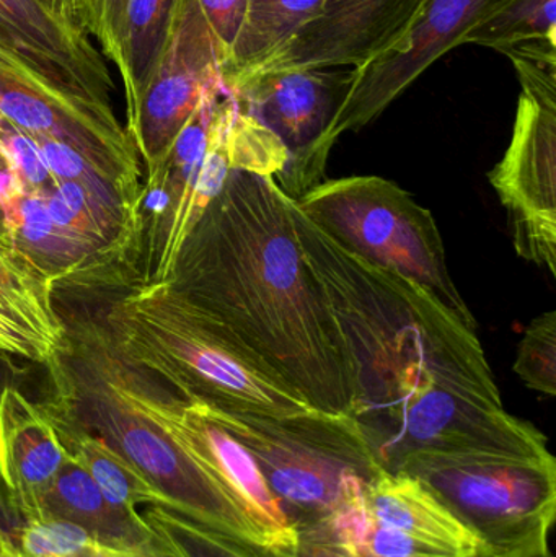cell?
Masks as SVG:
<instances>
[{"label":"cell","mask_w":556,"mask_h":557,"mask_svg":"<svg viewBox=\"0 0 556 557\" xmlns=\"http://www.w3.org/2000/svg\"><path fill=\"white\" fill-rule=\"evenodd\" d=\"M169 282L310 408L349 416L348 350L300 248L293 199L274 178L232 172L183 242Z\"/></svg>","instance_id":"1"},{"label":"cell","mask_w":556,"mask_h":557,"mask_svg":"<svg viewBox=\"0 0 556 557\" xmlns=\"http://www.w3.org/2000/svg\"><path fill=\"white\" fill-rule=\"evenodd\" d=\"M293 218L348 350L351 418L378 414L431 386L503 406L475 331L417 282L339 247L294 201Z\"/></svg>","instance_id":"2"},{"label":"cell","mask_w":556,"mask_h":557,"mask_svg":"<svg viewBox=\"0 0 556 557\" xmlns=\"http://www.w3.org/2000/svg\"><path fill=\"white\" fill-rule=\"evenodd\" d=\"M48 369L39 408L103 441L152 487L159 506L201 525L257 542L240 510L134 393L129 363L100 320L72 321Z\"/></svg>","instance_id":"3"},{"label":"cell","mask_w":556,"mask_h":557,"mask_svg":"<svg viewBox=\"0 0 556 557\" xmlns=\"http://www.w3.org/2000/svg\"><path fill=\"white\" fill-rule=\"evenodd\" d=\"M98 320L126 362L186 401L248 414L312 409L170 282L134 285Z\"/></svg>","instance_id":"4"},{"label":"cell","mask_w":556,"mask_h":557,"mask_svg":"<svg viewBox=\"0 0 556 557\" xmlns=\"http://www.w3.org/2000/svg\"><path fill=\"white\" fill-rule=\"evenodd\" d=\"M208 411L254 455L297 536L322 527L385 471L351 416Z\"/></svg>","instance_id":"5"},{"label":"cell","mask_w":556,"mask_h":557,"mask_svg":"<svg viewBox=\"0 0 556 557\" xmlns=\"http://www.w3.org/2000/svg\"><path fill=\"white\" fill-rule=\"evenodd\" d=\"M294 205L339 247L417 282L477 333L447 270L440 227L410 193L381 176H348L319 183Z\"/></svg>","instance_id":"6"},{"label":"cell","mask_w":556,"mask_h":557,"mask_svg":"<svg viewBox=\"0 0 556 557\" xmlns=\"http://www.w3.org/2000/svg\"><path fill=\"white\" fill-rule=\"evenodd\" d=\"M394 473L420 481L475 536L479 557L548 545L556 513L554 457L417 455Z\"/></svg>","instance_id":"7"},{"label":"cell","mask_w":556,"mask_h":557,"mask_svg":"<svg viewBox=\"0 0 556 557\" xmlns=\"http://www.w3.org/2000/svg\"><path fill=\"white\" fill-rule=\"evenodd\" d=\"M521 81L511 143L489 178L508 212L519 257L556 276V48L508 54Z\"/></svg>","instance_id":"8"},{"label":"cell","mask_w":556,"mask_h":557,"mask_svg":"<svg viewBox=\"0 0 556 557\" xmlns=\"http://www.w3.org/2000/svg\"><path fill=\"white\" fill-rule=\"evenodd\" d=\"M355 421L388 473L417 455L554 457L547 437L531 422L509 414L505 406L440 386L420 389L394 408Z\"/></svg>","instance_id":"9"},{"label":"cell","mask_w":556,"mask_h":557,"mask_svg":"<svg viewBox=\"0 0 556 557\" xmlns=\"http://www.w3.org/2000/svg\"><path fill=\"white\" fill-rule=\"evenodd\" d=\"M353 72V67L263 65L222 78L238 108L286 147L289 163L276 183L293 201L322 183L326 159L320 144L348 94Z\"/></svg>","instance_id":"10"},{"label":"cell","mask_w":556,"mask_h":557,"mask_svg":"<svg viewBox=\"0 0 556 557\" xmlns=\"http://www.w3.org/2000/svg\"><path fill=\"white\" fill-rule=\"evenodd\" d=\"M227 52L215 38L198 0H182L172 35L150 75L126 131L147 173L166 156L202 97L224 84Z\"/></svg>","instance_id":"11"},{"label":"cell","mask_w":556,"mask_h":557,"mask_svg":"<svg viewBox=\"0 0 556 557\" xmlns=\"http://www.w3.org/2000/svg\"><path fill=\"white\" fill-rule=\"evenodd\" d=\"M0 114L33 140H55L71 147L129 201L140 206L139 156L118 117L69 100L2 51Z\"/></svg>","instance_id":"12"},{"label":"cell","mask_w":556,"mask_h":557,"mask_svg":"<svg viewBox=\"0 0 556 557\" xmlns=\"http://www.w3.org/2000/svg\"><path fill=\"white\" fill-rule=\"evenodd\" d=\"M493 0H424L400 38L353 72L348 94L320 152L329 160L336 140L381 116L434 61L462 45Z\"/></svg>","instance_id":"13"},{"label":"cell","mask_w":556,"mask_h":557,"mask_svg":"<svg viewBox=\"0 0 556 557\" xmlns=\"http://www.w3.org/2000/svg\"><path fill=\"white\" fill-rule=\"evenodd\" d=\"M0 51L69 100L114 114L113 81L90 38L35 0H0Z\"/></svg>","instance_id":"14"},{"label":"cell","mask_w":556,"mask_h":557,"mask_svg":"<svg viewBox=\"0 0 556 557\" xmlns=\"http://www.w3.org/2000/svg\"><path fill=\"white\" fill-rule=\"evenodd\" d=\"M423 2L326 0L316 20L258 67H359L400 38Z\"/></svg>","instance_id":"15"},{"label":"cell","mask_w":556,"mask_h":557,"mask_svg":"<svg viewBox=\"0 0 556 557\" xmlns=\"http://www.w3.org/2000/svg\"><path fill=\"white\" fill-rule=\"evenodd\" d=\"M0 231L54 290H90L123 284L129 271L81 235L59 227L46 196L15 193L0 201Z\"/></svg>","instance_id":"16"},{"label":"cell","mask_w":556,"mask_h":557,"mask_svg":"<svg viewBox=\"0 0 556 557\" xmlns=\"http://www.w3.org/2000/svg\"><path fill=\"white\" fill-rule=\"evenodd\" d=\"M65 460L46 412L7 383L0 392V484L22 522L41 517L42 500Z\"/></svg>","instance_id":"17"},{"label":"cell","mask_w":556,"mask_h":557,"mask_svg":"<svg viewBox=\"0 0 556 557\" xmlns=\"http://www.w3.org/2000/svg\"><path fill=\"white\" fill-rule=\"evenodd\" d=\"M54 288L0 231V356L48 366L67 334Z\"/></svg>","instance_id":"18"},{"label":"cell","mask_w":556,"mask_h":557,"mask_svg":"<svg viewBox=\"0 0 556 557\" xmlns=\"http://www.w3.org/2000/svg\"><path fill=\"white\" fill-rule=\"evenodd\" d=\"M366 504L375 522L443 552L479 557L475 536L413 476L384 471L366 491Z\"/></svg>","instance_id":"19"},{"label":"cell","mask_w":556,"mask_h":557,"mask_svg":"<svg viewBox=\"0 0 556 557\" xmlns=\"http://www.w3.org/2000/svg\"><path fill=\"white\" fill-rule=\"evenodd\" d=\"M41 517L78 527L104 548L133 549L153 539L143 513L127 512L111 503L87 471L72 460L62 465L42 500Z\"/></svg>","instance_id":"20"},{"label":"cell","mask_w":556,"mask_h":557,"mask_svg":"<svg viewBox=\"0 0 556 557\" xmlns=\"http://www.w3.org/2000/svg\"><path fill=\"white\" fill-rule=\"evenodd\" d=\"M182 0H126L118 39L116 67L123 77L126 117L162 58Z\"/></svg>","instance_id":"21"},{"label":"cell","mask_w":556,"mask_h":557,"mask_svg":"<svg viewBox=\"0 0 556 557\" xmlns=\"http://www.w3.org/2000/svg\"><path fill=\"white\" fill-rule=\"evenodd\" d=\"M326 0H248L222 78L258 67L322 12Z\"/></svg>","instance_id":"22"},{"label":"cell","mask_w":556,"mask_h":557,"mask_svg":"<svg viewBox=\"0 0 556 557\" xmlns=\"http://www.w3.org/2000/svg\"><path fill=\"white\" fill-rule=\"evenodd\" d=\"M49 421L65 454L87 471L111 503L133 513H139L140 506H159L152 487L103 441L67 422Z\"/></svg>","instance_id":"23"},{"label":"cell","mask_w":556,"mask_h":557,"mask_svg":"<svg viewBox=\"0 0 556 557\" xmlns=\"http://www.w3.org/2000/svg\"><path fill=\"white\" fill-rule=\"evenodd\" d=\"M462 45H480L508 54L526 45L556 48V0H493Z\"/></svg>","instance_id":"24"},{"label":"cell","mask_w":556,"mask_h":557,"mask_svg":"<svg viewBox=\"0 0 556 557\" xmlns=\"http://www.w3.org/2000/svg\"><path fill=\"white\" fill-rule=\"evenodd\" d=\"M143 517L170 557H293L289 552L209 529L162 506L147 507Z\"/></svg>","instance_id":"25"},{"label":"cell","mask_w":556,"mask_h":557,"mask_svg":"<svg viewBox=\"0 0 556 557\" xmlns=\"http://www.w3.org/2000/svg\"><path fill=\"white\" fill-rule=\"evenodd\" d=\"M515 372L535 392L556 395V311L534 318L519 344Z\"/></svg>","instance_id":"26"},{"label":"cell","mask_w":556,"mask_h":557,"mask_svg":"<svg viewBox=\"0 0 556 557\" xmlns=\"http://www.w3.org/2000/svg\"><path fill=\"white\" fill-rule=\"evenodd\" d=\"M87 533L62 520H26L16 533L18 557H81L91 545Z\"/></svg>","instance_id":"27"},{"label":"cell","mask_w":556,"mask_h":557,"mask_svg":"<svg viewBox=\"0 0 556 557\" xmlns=\"http://www.w3.org/2000/svg\"><path fill=\"white\" fill-rule=\"evenodd\" d=\"M0 144L23 193L48 195L54 188L58 182L49 172L41 150L32 137L26 136L5 120L0 134Z\"/></svg>","instance_id":"28"},{"label":"cell","mask_w":556,"mask_h":557,"mask_svg":"<svg viewBox=\"0 0 556 557\" xmlns=\"http://www.w3.org/2000/svg\"><path fill=\"white\" fill-rule=\"evenodd\" d=\"M124 5L126 0H78L82 29L85 35L95 36L107 58L114 64Z\"/></svg>","instance_id":"29"},{"label":"cell","mask_w":556,"mask_h":557,"mask_svg":"<svg viewBox=\"0 0 556 557\" xmlns=\"http://www.w3.org/2000/svg\"><path fill=\"white\" fill-rule=\"evenodd\" d=\"M450 555L430 543L411 539L398 530L388 529L372 519L371 525L362 536L361 546L356 557H417ZM457 556V555H456Z\"/></svg>","instance_id":"30"},{"label":"cell","mask_w":556,"mask_h":557,"mask_svg":"<svg viewBox=\"0 0 556 557\" xmlns=\"http://www.w3.org/2000/svg\"><path fill=\"white\" fill-rule=\"evenodd\" d=\"M209 26L222 48L231 54L232 46L240 33L248 0H198Z\"/></svg>","instance_id":"31"},{"label":"cell","mask_w":556,"mask_h":557,"mask_svg":"<svg viewBox=\"0 0 556 557\" xmlns=\"http://www.w3.org/2000/svg\"><path fill=\"white\" fill-rule=\"evenodd\" d=\"M153 532V530H152ZM81 557H170L166 553L165 546L162 545L156 533L153 539L150 540L146 545L139 546V548L133 549H116V548H104V546L95 545L91 543Z\"/></svg>","instance_id":"32"},{"label":"cell","mask_w":556,"mask_h":557,"mask_svg":"<svg viewBox=\"0 0 556 557\" xmlns=\"http://www.w3.org/2000/svg\"><path fill=\"white\" fill-rule=\"evenodd\" d=\"M49 15L58 18L64 25L84 33L81 26V13H78V0H35Z\"/></svg>","instance_id":"33"},{"label":"cell","mask_w":556,"mask_h":557,"mask_svg":"<svg viewBox=\"0 0 556 557\" xmlns=\"http://www.w3.org/2000/svg\"><path fill=\"white\" fill-rule=\"evenodd\" d=\"M289 553L293 557H356L333 543L310 539H297V545Z\"/></svg>","instance_id":"34"},{"label":"cell","mask_w":556,"mask_h":557,"mask_svg":"<svg viewBox=\"0 0 556 557\" xmlns=\"http://www.w3.org/2000/svg\"><path fill=\"white\" fill-rule=\"evenodd\" d=\"M22 519H20L15 509H13L5 491H3L2 484H0V530L15 540L16 533L22 529Z\"/></svg>","instance_id":"35"},{"label":"cell","mask_w":556,"mask_h":557,"mask_svg":"<svg viewBox=\"0 0 556 557\" xmlns=\"http://www.w3.org/2000/svg\"><path fill=\"white\" fill-rule=\"evenodd\" d=\"M0 557H18L15 540L0 530Z\"/></svg>","instance_id":"36"},{"label":"cell","mask_w":556,"mask_h":557,"mask_svg":"<svg viewBox=\"0 0 556 557\" xmlns=\"http://www.w3.org/2000/svg\"><path fill=\"white\" fill-rule=\"evenodd\" d=\"M509 557H554L552 555L548 545L541 546V548L531 549V552L521 553V555H515Z\"/></svg>","instance_id":"37"},{"label":"cell","mask_w":556,"mask_h":557,"mask_svg":"<svg viewBox=\"0 0 556 557\" xmlns=\"http://www.w3.org/2000/svg\"><path fill=\"white\" fill-rule=\"evenodd\" d=\"M7 385L5 375H3L2 369H0V392H2L3 386Z\"/></svg>","instance_id":"38"},{"label":"cell","mask_w":556,"mask_h":557,"mask_svg":"<svg viewBox=\"0 0 556 557\" xmlns=\"http://www.w3.org/2000/svg\"><path fill=\"white\" fill-rule=\"evenodd\" d=\"M417 557H462L456 555L417 556Z\"/></svg>","instance_id":"39"}]
</instances>
